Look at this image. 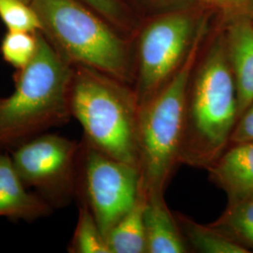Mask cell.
<instances>
[{"label":"cell","instance_id":"obj_1","mask_svg":"<svg viewBox=\"0 0 253 253\" xmlns=\"http://www.w3.org/2000/svg\"><path fill=\"white\" fill-rule=\"evenodd\" d=\"M237 121V90L220 37L190 76L180 164L207 169L230 145Z\"/></svg>","mask_w":253,"mask_h":253},{"label":"cell","instance_id":"obj_2","mask_svg":"<svg viewBox=\"0 0 253 253\" xmlns=\"http://www.w3.org/2000/svg\"><path fill=\"white\" fill-rule=\"evenodd\" d=\"M36 54L19 70L15 89L0 99V147L27 141L72 117L73 69L42 31Z\"/></svg>","mask_w":253,"mask_h":253},{"label":"cell","instance_id":"obj_3","mask_svg":"<svg viewBox=\"0 0 253 253\" xmlns=\"http://www.w3.org/2000/svg\"><path fill=\"white\" fill-rule=\"evenodd\" d=\"M120 83L77 65L70 94L72 117L83 127L84 142L139 168V105L134 90Z\"/></svg>","mask_w":253,"mask_h":253},{"label":"cell","instance_id":"obj_4","mask_svg":"<svg viewBox=\"0 0 253 253\" xmlns=\"http://www.w3.org/2000/svg\"><path fill=\"white\" fill-rule=\"evenodd\" d=\"M203 38L202 27L178 71L139 110V169L147 197L164 196L180 164L187 92Z\"/></svg>","mask_w":253,"mask_h":253},{"label":"cell","instance_id":"obj_5","mask_svg":"<svg viewBox=\"0 0 253 253\" xmlns=\"http://www.w3.org/2000/svg\"><path fill=\"white\" fill-rule=\"evenodd\" d=\"M42 31L70 63L130 79L126 43L78 0H32Z\"/></svg>","mask_w":253,"mask_h":253},{"label":"cell","instance_id":"obj_6","mask_svg":"<svg viewBox=\"0 0 253 253\" xmlns=\"http://www.w3.org/2000/svg\"><path fill=\"white\" fill-rule=\"evenodd\" d=\"M77 166L84 204L90 209L106 237L134 206L142 189L140 170L84 141L79 148Z\"/></svg>","mask_w":253,"mask_h":253},{"label":"cell","instance_id":"obj_7","mask_svg":"<svg viewBox=\"0 0 253 253\" xmlns=\"http://www.w3.org/2000/svg\"><path fill=\"white\" fill-rule=\"evenodd\" d=\"M194 37L192 22L184 14L164 16L145 28L139 43L134 89L139 110L178 71Z\"/></svg>","mask_w":253,"mask_h":253},{"label":"cell","instance_id":"obj_8","mask_svg":"<svg viewBox=\"0 0 253 253\" xmlns=\"http://www.w3.org/2000/svg\"><path fill=\"white\" fill-rule=\"evenodd\" d=\"M79 148L62 136H37L19 145L11 162L24 184L54 199H67L76 188Z\"/></svg>","mask_w":253,"mask_h":253},{"label":"cell","instance_id":"obj_9","mask_svg":"<svg viewBox=\"0 0 253 253\" xmlns=\"http://www.w3.org/2000/svg\"><path fill=\"white\" fill-rule=\"evenodd\" d=\"M210 181L232 204L253 195V142L231 144L208 168Z\"/></svg>","mask_w":253,"mask_h":253},{"label":"cell","instance_id":"obj_10","mask_svg":"<svg viewBox=\"0 0 253 253\" xmlns=\"http://www.w3.org/2000/svg\"><path fill=\"white\" fill-rule=\"evenodd\" d=\"M224 42L237 90L239 119L253 102V22L235 21L228 28Z\"/></svg>","mask_w":253,"mask_h":253},{"label":"cell","instance_id":"obj_11","mask_svg":"<svg viewBox=\"0 0 253 253\" xmlns=\"http://www.w3.org/2000/svg\"><path fill=\"white\" fill-rule=\"evenodd\" d=\"M146 253H187L186 243L174 213L164 196L147 197L145 208Z\"/></svg>","mask_w":253,"mask_h":253},{"label":"cell","instance_id":"obj_12","mask_svg":"<svg viewBox=\"0 0 253 253\" xmlns=\"http://www.w3.org/2000/svg\"><path fill=\"white\" fill-rule=\"evenodd\" d=\"M24 185L11 158L0 155V217L31 220L50 212L45 202L28 192Z\"/></svg>","mask_w":253,"mask_h":253},{"label":"cell","instance_id":"obj_13","mask_svg":"<svg viewBox=\"0 0 253 253\" xmlns=\"http://www.w3.org/2000/svg\"><path fill=\"white\" fill-rule=\"evenodd\" d=\"M147 195L140 190L134 206L106 236L111 253H146L145 208Z\"/></svg>","mask_w":253,"mask_h":253},{"label":"cell","instance_id":"obj_14","mask_svg":"<svg viewBox=\"0 0 253 253\" xmlns=\"http://www.w3.org/2000/svg\"><path fill=\"white\" fill-rule=\"evenodd\" d=\"M174 216L190 250L201 253H251L210 224L203 225L178 212Z\"/></svg>","mask_w":253,"mask_h":253},{"label":"cell","instance_id":"obj_15","mask_svg":"<svg viewBox=\"0 0 253 253\" xmlns=\"http://www.w3.org/2000/svg\"><path fill=\"white\" fill-rule=\"evenodd\" d=\"M210 225L253 253V195L227 204L223 213Z\"/></svg>","mask_w":253,"mask_h":253},{"label":"cell","instance_id":"obj_16","mask_svg":"<svg viewBox=\"0 0 253 253\" xmlns=\"http://www.w3.org/2000/svg\"><path fill=\"white\" fill-rule=\"evenodd\" d=\"M73 253H111L106 237L103 235L90 209L83 204L78 221L69 247Z\"/></svg>","mask_w":253,"mask_h":253},{"label":"cell","instance_id":"obj_17","mask_svg":"<svg viewBox=\"0 0 253 253\" xmlns=\"http://www.w3.org/2000/svg\"><path fill=\"white\" fill-rule=\"evenodd\" d=\"M37 32L9 30L4 36L0 48L4 59L18 70L25 68L36 54Z\"/></svg>","mask_w":253,"mask_h":253},{"label":"cell","instance_id":"obj_18","mask_svg":"<svg viewBox=\"0 0 253 253\" xmlns=\"http://www.w3.org/2000/svg\"><path fill=\"white\" fill-rule=\"evenodd\" d=\"M0 18L9 30L32 33L42 31L36 10L23 0H0Z\"/></svg>","mask_w":253,"mask_h":253},{"label":"cell","instance_id":"obj_19","mask_svg":"<svg viewBox=\"0 0 253 253\" xmlns=\"http://www.w3.org/2000/svg\"><path fill=\"white\" fill-rule=\"evenodd\" d=\"M253 142V102L239 118L230 139V145Z\"/></svg>","mask_w":253,"mask_h":253},{"label":"cell","instance_id":"obj_20","mask_svg":"<svg viewBox=\"0 0 253 253\" xmlns=\"http://www.w3.org/2000/svg\"><path fill=\"white\" fill-rule=\"evenodd\" d=\"M86 6L110 20H118L120 16V6L117 0H80Z\"/></svg>","mask_w":253,"mask_h":253},{"label":"cell","instance_id":"obj_21","mask_svg":"<svg viewBox=\"0 0 253 253\" xmlns=\"http://www.w3.org/2000/svg\"><path fill=\"white\" fill-rule=\"evenodd\" d=\"M208 5L217 7L226 11L242 10L247 8H253V0H201Z\"/></svg>","mask_w":253,"mask_h":253},{"label":"cell","instance_id":"obj_22","mask_svg":"<svg viewBox=\"0 0 253 253\" xmlns=\"http://www.w3.org/2000/svg\"><path fill=\"white\" fill-rule=\"evenodd\" d=\"M23 1L27 2V3H28V4H31V1H32V0H23Z\"/></svg>","mask_w":253,"mask_h":253}]
</instances>
